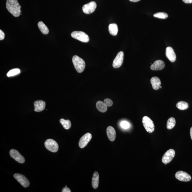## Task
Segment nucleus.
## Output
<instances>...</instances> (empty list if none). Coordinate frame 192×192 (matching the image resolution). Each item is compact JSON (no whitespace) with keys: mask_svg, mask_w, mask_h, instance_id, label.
<instances>
[{"mask_svg":"<svg viewBox=\"0 0 192 192\" xmlns=\"http://www.w3.org/2000/svg\"><path fill=\"white\" fill-rule=\"evenodd\" d=\"M6 7L8 11L14 17H19L20 15L21 7L17 0H7Z\"/></svg>","mask_w":192,"mask_h":192,"instance_id":"obj_1","label":"nucleus"},{"mask_svg":"<svg viewBox=\"0 0 192 192\" xmlns=\"http://www.w3.org/2000/svg\"><path fill=\"white\" fill-rule=\"evenodd\" d=\"M72 62L77 72L81 73L84 71L85 68V64L82 58L77 55H75L73 57Z\"/></svg>","mask_w":192,"mask_h":192,"instance_id":"obj_2","label":"nucleus"},{"mask_svg":"<svg viewBox=\"0 0 192 192\" xmlns=\"http://www.w3.org/2000/svg\"><path fill=\"white\" fill-rule=\"evenodd\" d=\"M142 123L147 131L149 133L153 132L155 128L153 122L148 116H145L142 118Z\"/></svg>","mask_w":192,"mask_h":192,"instance_id":"obj_3","label":"nucleus"},{"mask_svg":"<svg viewBox=\"0 0 192 192\" xmlns=\"http://www.w3.org/2000/svg\"><path fill=\"white\" fill-rule=\"evenodd\" d=\"M71 35L73 38L78 39L82 42H88L89 40L88 36L82 31H73L71 33Z\"/></svg>","mask_w":192,"mask_h":192,"instance_id":"obj_4","label":"nucleus"},{"mask_svg":"<svg viewBox=\"0 0 192 192\" xmlns=\"http://www.w3.org/2000/svg\"><path fill=\"white\" fill-rule=\"evenodd\" d=\"M45 145L47 149L54 153L56 152L58 150V143L53 139H49L47 140L45 142Z\"/></svg>","mask_w":192,"mask_h":192,"instance_id":"obj_5","label":"nucleus"},{"mask_svg":"<svg viewBox=\"0 0 192 192\" xmlns=\"http://www.w3.org/2000/svg\"><path fill=\"white\" fill-rule=\"evenodd\" d=\"M175 155V150L170 149L167 151L164 154L162 158V161L163 163L167 164L171 162Z\"/></svg>","mask_w":192,"mask_h":192,"instance_id":"obj_6","label":"nucleus"},{"mask_svg":"<svg viewBox=\"0 0 192 192\" xmlns=\"http://www.w3.org/2000/svg\"><path fill=\"white\" fill-rule=\"evenodd\" d=\"M176 178L182 182H188L191 181V176L186 172L179 171L175 174Z\"/></svg>","mask_w":192,"mask_h":192,"instance_id":"obj_7","label":"nucleus"},{"mask_svg":"<svg viewBox=\"0 0 192 192\" xmlns=\"http://www.w3.org/2000/svg\"><path fill=\"white\" fill-rule=\"evenodd\" d=\"M14 178H15L21 185L24 188H27L29 186L30 183L29 181L24 176L20 174L16 173L14 175Z\"/></svg>","mask_w":192,"mask_h":192,"instance_id":"obj_8","label":"nucleus"},{"mask_svg":"<svg viewBox=\"0 0 192 192\" xmlns=\"http://www.w3.org/2000/svg\"><path fill=\"white\" fill-rule=\"evenodd\" d=\"M96 8V3L93 1L83 5L82 10L84 13L89 14L94 12Z\"/></svg>","mask_w":192,"mask_h":192,"instance_id":"obj_9","label":"nucleus"},{"mask_svg":"<svg viewBox=\"0 0 192 192\" xmlns=\"http://www.w3.org/2000/svg\"><path fill=\"white\" fill-rule=\"evenodd\" d=\"M123 57L124 53L123 51L118 53L113 62V67L115 69H118L121 67L123 63Z\"/></svg>","mask_w":192,"mask_h":192,"instance_id":"obj_10","label":"nucleus"},{"mask_svg":"<svg viewBox=\"0 0 192 192\" xmlns=\"http://www.w3.org/2000/svg\"><path fill=\"white\" fill-rule=\"evenodd\" d=\"M91 138H92V135L89 133H87L84 134L80 138L79 141V146L80 148H84L87 146L88 143L91 141Z\"/></svg>","mask_w":192,"mask_h":192,"instance_id":"obj_11","label":"nucleus"},{"mask_svg":"<svg viewBox=\"0 0 192 192\" xmlns=\"http://www.w3.org/2000/svg\"><path fill=\"white\" fill-rule=\"evenodd\" d=\"M10 155L12 158L17 162L20 163L25 162V160L24 157L19 152L15 150L12 149L10 151Z\"/></svg>","mask_w":192,"mask_h":192,"instance_id":"obj_12","label":"nucleus"},{"mask_svg":"<svg viewBox=\"0 0 192 192\" xmlns=\"http://www.w3.org/2000/svg\"><path fill=\"white\" fill-rule=\"evenodd\" d=\"M166 56L170 62H174L176 60V55L174 50L170 47H168L166 49Z\"/></svg>","mask_w":192,"mask_h":192,"instance_id":"obj_13","label":"nucleus"},{"mask_svg":"<svg viewBox=\"0 0 192 192\" xmlns=\"http://www.w3.org/2000/svg\"><path fill=\"white\" fill-rule=\"evenodd\" d=\"M165 64L163 61L161 60L156 61L150 66V68L152 70L158 71L163 69L164 68Z\"/></svg>","mask_w":192,"mask_h":192,"instance_id":"obj_14","label":"nucleus"},{"mask_svg":"<svg viewBox=\"0 0 192 192\" xmlns=\"http://www.w3.org/2000/svg\"><path fill=\"white\" fill-rule=\"evenodd\" d=\"M34 111L36 112H41L44 110L45 107L46 103L42 100H39L34 103Z\"/></svg>","mask_w":192,"mask_h":192,"instance_id":"obj_15","label":"nucleus"},{"mask_svg":"<svg viewBox=\"0 0 192 192\" xmlns=\"http://www.w3.org/2000/svg\"><path fill=\"white\" fill-rule=\"evenodd\" d=\"M107 135L109 140L114 141L116 139V133L115 129L112 126L107 127Z\"/></svg>","mask_w":192,"mask_h":192,"instance_id":"obj_16","label":"nucleus"},{"mask_svg":"<svg viewBox=\"0 0 192 192\" xmlns=\"http://www.w3.org/2000/svg\"><path fill=\"white\" fill-rule=\"evenodd\" d=\"M150 82L152 84V88L154 90H158L160 88V86L161 85V81L158 77H152L150 80Z\"/></svg>","mask_w":192,"mask_h":192,"instance_id":"obj_17","label":"nucleus"},{"mask_svg":"<svg viewBox=\"0 0 192 192\" xmlns=\"http://www.w3.org/2000/svg\"><path fill=\"white\" fill-rule=\"evenodd\" d=\"M99 182V174L97 172H95L93 174L92 179V186L95 189L97 188Z\"/></svg>","mask_w":192,"mask_h":192,"instance_id":"obj_18","label":"nucleus"},{"mask_svg":"<svg viewBox=\"0 0 192 192\" xmlns=\"http://www.w3.org/2000/svg\"><path fill=\"white\" fill-rule=\"evenodd\" d=\"M109 31L111 35L116 36L117 34L118 28L117 25L116 24H112L109 25Z\"/></svg>","mask_w":192,"mask_h":192,"instance_id":"obj_19","label":"nucleus"},{"mask_svg":"<svg viewBox=\"0 0 192 192\" xmlns=\"http://www.w3.org/2000/svg\"><path fill=\"white\" fill-rule=\"evenodd\" d=\"M96 107L98 110L101 112H107V107L102 101H98L96 103Z\"/></svg>","mask_w":192,"mask_h":192,"instance_id":"obj_20","label":"nucleus"},{"mask_svg":"<svg viewBox=\"0 0 192 192\" xmlns=\"http://www.w3.org/2000/svg\"><path fill=\"white\" fill-rule=\"evenodd\" d=\"M38 26L40 31L44 34H47L49 33L48 28L42 21H39V22Z\"/></svg>","mask_w":192,"mask_h":192,"instance_id":"obj_21","label":"nucleus"},{"mask_svg":"<svg viewBox=\"0 0 192 192\" xmlns=\"http://www.w3.org/2000/svg\"><path fill=\"white\" fill-rule=\"evenodd\" d=\"M176 121L174 118L171 117L169 118L167 122L166 127L168 130H171L175 126Z\"/></svg>","mask_w":192,"mask_h":192,"instance_id":"obj_22","label":"nucleus"},{"mask_svg":"<svg viewBox=\"0 0 192 192\" xmlns=\"http://www.w3.org/2000/svg\"><path fill=\"white\" fill-rule=\"evenodd\" d=\"M60 121L64 128L66 129V130H68V129L71 128V123L69 120H65L63 119V118H61L60 120Z\"/></svg>","mask_w":192,"mask_h":192,"instance_id":"obj_23","label":"nucleus"},{"mask_svg":"<svg viewBox=\"0 0 192 192\" xmlns=\"http://www.w3.org/2000/svg\"><path fill=\"white\" fill-rule=\"evenodd\" d=\"M176 107L179 110H185L188 109L189 105L186 102L181 101L179 102L177 104Z\"/></svg>","mask_w":192,"mask_h":192,"instance_id":"obj_24","label":"nucleus"},{"mask_svg":"<svg viewBox=\"0 0 192 192\" xmlns=\"http://www.w3.org/2000/svg\"><path fill=\"white\" fill-rule=\"evenodd\" d=\"M20 72V71L18 69H15L11 70L7 73V76L8 77L13 76L15 75L19 74Z\"/></svg>","mask_w":192,"mask_h":192,"instance_id":"obj_25","label":"nucleus"},{"mask_svg":"<svg viewBox=\"0 0 192 192\" xmlns=\"http://www.w3.org/2000/svg\"><path fill=\"white\" fill-rule=\"evenodd\" d=\"M154 17L158 18L160 19H166L168 17V15L166 12H157L154 14Z\"/></svg>","mask_w":192,"mask_h":192,"instance_id":"obj_26","label":"nucleus"},{"mask_svg":"<svg viewBox=\"0 0 192 192\" xmlns=\"http://www.w3.org/2000/svg\"><path fill=\"white\" fill-rule=\"evenodd\" d=\"M120 125L122 128L125 129L128 128L130 127V123L128 122L125 121H122L120 123Z\"/></svg>","mask_w":192,"mask_h":192,"instance_id":"obj_27","label":"nucleus"},{"mask_svg":"<svg viewBox=\"0 0 192 192\" xmlns=\"http://www.w3.org/2000/svg\"><path fill=\"white\" fill-rule=\"evenodd\" d=\"M104 103L107 107H110L113 105V101L109 99H106L104 100Z\"/></svg>","mask_w":192,"mask_h":192,"instance_id":"obj_28","label":"nucleus"},{"mask_svg":"<svg viewBox=\"0 0 192 192\" xmlns=\"http://www.w3.org/2000/svg\"><path fill=\"white\" fill-rule=\"evenodd\" d=\"M5 34L1 30H0V40H3L4 39Z\"/></svg>","mask_w":192,"mask_h":192,"instance_id":"obj_29","label":"nucleus"},{"mask_svg":"<svg viewBox=\"0 0 192 192\" xmlns=\"http://www.w3.org/2000/svg\"><path fill=\"white\" fill-rule=\"evenodd\" d=\"M62 192H71V190L67 187L64 188L62 190Z\"/></svg>","mask_w":192,"mask_h":192,"instance_id":"obj_30","label":"nucleus"},{"mask_svg":"<svg viewBox=\"0 0 192 192\" xmlns=\"http://www.w3.org/2000/svg\"><path fill=\"white\" fill-rule=\"evenodd\" d=\"M185 3L189 4L192 3V0H182Z\"/></svg>","mask_w":192,"mask_h":192,"instance_id":"obj_31","label":"nucleus"},{"mask_svg":"<svg viewBox=\"0 0 192 192\" xmlns=\"http://www.w3.org/2000/svg\"><path fill=\"white\" fill-rule=\"evenodd\" d=\"M190 135H191V139L192 140V127H191V130H190Z\"/></svg>","mask_w":192,"mask_h":192,"instance_id":"obj_32","label":"nucleus"},{"mask_svg":"<svg viewBox=\"0 0 192 192\" xmlns=\"http://www.w3.org/2000/svg\"><path fill=\"white\" fill-rule=\"evenodd\" d=\"M131 1L134 2H136L139 1L140 0H129Z\"/></svg>","mask_w":192,"mask_h":192,"instance_id":"obj_33","label":"nucleus"},{"mask_svg":"<svg viewBox=\"0 0 192 192\" xmlns=\"http://www.w3.org/2000/svg\"><path fill=\"white\" fill-rule=\"evenodd\" d=\"M159 88H162V87H161V85L160 86Z\"/></svg>","mask_w":192,"mask_h":192,"instance_id":"obj_34","label":"nucleus"}]
</instances>
